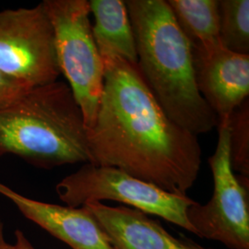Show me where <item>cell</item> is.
<instances>
[{
    "label": "cell",
    "instance_id": "cell-1",
    "mask_svg": "<svg viewBox=\"0 0 249 249\" xmlns=\"http://www.w3.org/2000/svg\"><path fill=\"white\" fill-rule=\"evenodd\" d=\"M104 89L88 130L91 164L114 167L160 189L187 196L202 151L196 135L160 108L137 65L104 57Z\"/></svg>",
    "mask_w": 249,
    "mask_h": 249
},
{
    "label": "cell",
    "instance_id": "cell-2",
    "mask_svg": "<svg viewBox=\"0 0 249 249\" xmlns=\"http://www.w3.org/2000/svg\"><path fill=\"white\" fill-rule=\"evenodd\" d=\"M138 54V70L160 108L176 124L197 136L218 125L200 95L192 45L165 0H125Z\"/></svg>",
    "mask_w": 249,
    "mask_h": 249
},
{
    "label": "cell",
    "instance_id": "cell-3",
    "mask_svg": "<svg viewBox=\"0 0 249 249\" xmlns=\"http://www.w3.org/2000/svg\"><path fill=\"white\" fill-rule=\"evenodd\" d=\"M9 154L41 168L90 162L88 129L68 83L31 88L0 107V157Z\"/></svg>",
    "mask_w": 249,
    "mask_h": 249
},
{
    "label": "cell",
    "instance_id": "cell-4",
    "mask_svg": "<svg viewBox=\"0 0 249 249\" xmlns=\"http://www.w3.org/2000/svg\"><path fill=\"white\" fill-rule=\"evenodd\" d=\"M53 30L60 73L69 81L89 130L104 89V63L94 42L87 0L43 1Z\"/></svg>",
    "mask_w": 249,
    "mask_h": 249
},
{
    "label": "cell",
    "instance_id": "cell-5",
    "mask_svg": "<svg viewBox=\"0 0 249 249\" xmlns=\"http://www.w3.org/2000/svg\"><path fill=\"white\" fill-rule=\"evenodd\" d=\"M55 190L60 200L69 207L113 200L160 217L196 234L187 216V209L195 200L166 192L122 170L84 163L78 171L63 178Z\"/></svg>",
    "mask_w": 249,
    "mask_h": 249
},
{
    "label": "cell",
    "instance_id": "cell-6",
    "mask_svg": "<svg viewBox=\"0 0 249 249\" xmlns=\"http://www.w3.org/2000/svg\"><path fill=\"white\" fill-rule=\"evenodd\" d=\"M217 128V147L208 159L213 194L206 204L190 206L187 219L199 237L230 249H249V178L235 176L231 169L228 123Z\"/></svg>",
    "mask_w": 249,
    "mask_h": 249
},
{
    "label": "cell",
    "instance_id": "cell-7",
    "mask_svg": "<svg viewBox=\"0 0 249 249\" xmlns=\"http://www.w3.org/2000/svg\"><path fill=\"white\" fill-rule=\"evenodd\" d=\"M0 71L29 89L60 76L53 26L43 2L0 11Z\"/></svg>",
    "mask_w": 249,
    "mask_h": 249
},
{
    "label": "cell",
    "instance_id": "cell-8",
    "mask_svg": "<svg viewBox=\"0 0 249 249\" xmlns=\"http://www.w3.org/2000/svg\"><path fill=\"white\" fill-rule=\"evenodd\" d=\"M196 87L218 118L227 124L232 112L249 99V54L233 53L221 44L192 46Z\"/></svg>",
    "mask_w": 249,
    "mask_h": 249
},
{
    "label": "cell",
    "instance_id": "cell-9",
    "mask_svg": "<svg viewBox=\"0 0 249 249\" xmlns=\"http://www.w3.org/2000/svg\"><path fill=\"white\" fill-rule=\"evenodd\" d=\"M0 195L36 223L72 249H116L93 215L85 207L51 204L23 196L0 182Z\"/></svg>",
    "mask_w": 249,
    "mask_h": 249
},
{
    "label": "cell",
    "instance_id": "cell-10",
    "mask_svg": "<svg viewBox=\"0 0 249 249\" xmlns=\"http://www.w3.org/2000/svg\"><path fill=\"white\" fill-rule=\"evenodd\" d=\"M116 249H213L173 236L159 221L125 206L102 202L84 205Z\"/></svg>",
    "mask_w": 249,
    "mask_h": 249
},
{
    "label": "cell",
    "instance_id": "cell-11",
    "mask_svg": "<svg viewBox=\"0 0 249 249\" xmlns=\"http://www.w3.org/2000/svg\"><path fill=\"white\" fill-rule=\"evenodd\" d=\"M89 4L94 18L92 36L101 57H119L137 65L135 37L124 1L89 0Z\"/></svg>",
    "mask_w": 249,
    "mask_h": 249
},
{
    "label": "cell",
    "instance_id": "cell-12",
    "mask_svg": "<svg viewBox=\"0 0 249 249\" xmlns=\"http://www.w3.org/2000/svg\"><path fill=\"white\" fill-rule=\"evenodd\" d=\"M179 28L192 46H211L219 40V0H167Z\"/></svg>",
    "mask_w": 249,
    "mask_h": 249
},
{
    "label": "cell",
    "instance_id": "cell-13",
    "mask_svg": "<svg viewBox=\"0 0 249 249\" xmlns=\"http://www.w3.org/2000/svg\"><path fill=\"white\" fill-rule=\"evenodd\" d=\"M219 40L233 53L249 54V0H220Z\"/></svg>",
    "mask_w": 249,
    "mask_h": 249
},
{
    "label": "cell",
    "instance_id": "cell-14",
    "mask_svg": "<svg viewBox=\"0 0 249 249\" xmlns=\"http://www.w3.org/2000/svg\"><path fill=\"white\" fill-rule=\"evenodd\" d=\"M229 148L231 169L249 178V100L231 114L229 121Z\"/></svg>",
    "mask_w": 249,
    "mask_h": 249
},
{
    "label": "cell",
    "instance_id": "cell-15",
    "mask_svg": "<svg viewBox=\"0 0 249 249\" xmlns=\"http://www.w3.org/2000/svg\"><path fill=\"white\" fill-rule=\"evenodd\" d=\"M27 89L29 88H27L25 85L0 71V107H4L18 98Z\"/></svg>",
    "mask_w": 249,
    "mask_h": 249
},
{
    "label": "cell",
    "instance_id": "cell-16",
    "mask_svg": "<svg viewBox=\"0 0 249 249\" xmlns=\"http://www.w3.org/2000/svg\"><path fill=\"white\" fill-rule=\"evenodd\" d=\"M15 239L16 243L14 246L16 249H36L32 243L28 240L24 232L20 230L15 231Z\"/></svg>",
    "mask_w": 249,
    "mask_h": 249
},
{
    "label": "cell",
    "instance_id": "cell-17",
    "mask_svg": "<svg viewBox=\"0 0 249 249\" xmlns=\"http://www.w3.org/2000/svg\"><path fill=\"white\" fill-rule=\"evenodd\" d=\"M0 249H16L14 245L8 243L4 235V224L0 220Z\"/></svg>",
    "mask_w": 249,
    "mask_h": 249
}]
</instances>
